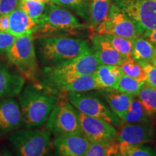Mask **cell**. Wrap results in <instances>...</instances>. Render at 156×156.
<instances>
[{
    "instance_id": "1",
    "label": "cell",
    "mask_w": 156,
    "mask_h": 156,
    "mask_svg": "<svg viewBox=\"0 0 156 156\" xmlns=\"http://www.w3.org/2000/svg\"><path fill=\"white\" fill-rule=\"evenodd\" d=\"M19 106L23 126L26 128H41L58 100L57 95L43 88L41 85L29 84L20 93Z\"/></svg>"
},
{
    "instance_id": "2",
    "label": "cell",
    "mask_w": 156,
    "mask_h": 156,
    "mask_svg": "<svg viewBox=\"0 0 156 156\" xmlns=\"http://www.w3.org/2000/svg\"><path fill=\"white\" fill-rule=\"evenodd\" d=\"M100 65L92 48L67 63L56 67H45L43 72V88L57 95L59 89L67 82L80 76L92 75Z\"/></svg>"
},
{
    "instance_id": "3",
    "label": "cell",
    "mask_w": 156,
    "mask_h": 156,
    "mask_svg": "<svg viewBox=\"0 0 156 156\" xmlns=\"http://www.w3.org/2000/svg\"><path fill=\"white\" fill-rule=\"evenodd\" d=\"M36 43L41 60L46 67L67 63L91 48L86 41L67 36L39 37Z\"/></svg>"
},
{
    "instance_id": "4",
    "label": "cell",
    "mask_w": 156,
    "mask_h": 156,
    "mask_svg": "<svg viewBox=\"0 0 156 156\" xmlns=\"http://www.w3.org/2000/svg\"><path fill=\"white\" fill-rule=\"evenodd\" d=\"M85 28H87V25L82 24L67 8L49 2L46 5L34 34L38 38L64 36L62 35H76Z\"/></svg>"
},
{
    "instance_id": "5",
    "label": "cell",
    "mask_w": 156,
    "mask_h": 156,
    "mask_svg": "<svg viewBox=\"0 0 156 156\" xmlns=\"http://www.w3.org/2000/svg\"><path fill=\"white\" fill-rule=\"evenodd\" d=\"M9 141L17 156H52L51 133L48 129H18Z\"/></svg>"
},
{
    "instance_id": "6",
    "label": "cell",
    "mask_w": 156,
    "mask_h": 156,
    "mask_svg": "<svg viewBox=\"0 0 156 156\" xmlns=\"http://www.w3.org/2000/svg\"><path fill=\"white\" fill-rule=\"evenodd\" d=\"M64 95L66 99L82 114L106 121L115 127H118L122 123L106 101L94 92L69 93Z\"/></svg>"
},
{
    "instance_id": "7",
    "label": "cell",
    "mask_w": 156,
    "mask_h": 156,
    "mask_svg": "<svg viewBox=\"0 0 156 156\" xmlns=\"http://www.w3.org/2000/svg\"><path fill=\"white\" fill-rule=\"evenodd\" d=\"M9 61L30 80H36L38 73L36 50L32 34L17 36L7 52Z\"/></svg>"
},
{
    "instance_id": "8",
    "label": "cell",
    "mask_w": 156,
    "mask_h": 156,
    "mask_svg": "<svg viewBox=\"0 0 156 156\" xmlns=\"http://www.w3.org/2000/svg\"><path fill=\"white\" fill-rule=\"evenodd\" d=\"M129 17L140 36L156 28V0H112Z\"/></svg>"
},
{
    "instance_id": "9",
    "label": "cell",
    "mask_w": 156,
    "mask_h": 156,
    "mask_svg": "<svg viewBox=\"0 0 156 156\" xmlns=\"http://www.w3.org/2000/svg\"><path fill=\"white\" fill-rule=\"evenodd\" d=\"M46 129L54 136L82 132L78 111L67 99H58L46 122Z\"/></svg>"
},
{
    "instance_id": "10",
    "label": "cell",
    "mask_w": 156,
    "mask_h": 156,
    "mask_svg": "<svg viewBox=\"0 0 156 156\" xmlns=\"http://www.w3.org/2000/svg\"><path fill=\"white\" fill-rule=\"evenodd\" d=\"M92 34H112L130 40L140 36L129 17L112 2L106 17L95 28Z\"/></svg>"
},
{
    "instance_id": "11",
    "label": "cell",
    "mask_w": 156,
    "mask_h": 156,
    "mask_svg": "<svg viewBox=\"0 0 156 156\" xmlns=\"http://www.w3.org/2000/svg\"><path fill=\"white\" fill-rule=\"evenodd\" d=\"M82 133L90 142L111 144L117 141V130L112 124L101 119L78 112Z\"/></svg>"
},
{
    "instance_id": "12",
    "label": "cell",
    "mask_w": 156,
    "mask_h": 156,
    "mask_svg": "<svg viewBox=\"0 0 156 156\" xmlns=\"http://www.w3.org/2000/svg\"><path fill=\"white\" fill-rule=\"evenodd\" d=\"M89 140L82 132L55 136L52 141L54 156H85Z\"/></svg>"
},
{
    "instance_id": "13",
    "label": "cell",
    "mask_w": 156,
    "mask_h": 156,
    "mask_svg": "<svg viewBox=\"0 0 156 156\" xmlns=\"http://www.w3.org/2000/svg\"><path fill=\"white\" fill-rule=\"evenodd\" d=\"M155 136V129L151 123L130 124L122 122L117 130V141L131 144L143 145L151 142Z\"/></svg>"
},
{
    "instance_id": "14",
    "label": "cell",
    "mask_w": 156,
    "mask_h": 156,
    "mask_svg": "<svg viewBox=\"0 0 156 156\" xmlns=\"http://www.w3.org/2000/svg\"><path fill=\"white\" fill-rule=\"evenodd\" d=\"M23 126L19 103L14 97L0 100V137Z\"/></svg>"
},
{
    "instance_id": "15",
    "label": "cell",
    "mask_w": 156,
    "mask_h": 156,
    "mask_svg": "<svg viewBox=\"0 0 156 156\" xmlns=\"http://www.w3.org/2000/svg\"><path fill=\"white\" fill-rule=\"evenodd\" d=\"M92 50L100 64L120 66L124 61V58L113 48L108 41L103 35H90Z\"/></svg>"
},
{
    "instance_id": "16",
    "label": "cell",
    "mask_w": 156,
    "mask_h": 156,
    "mask_svg": "<svg viewBox=\"0 0 156 156\" xmlns=\"http://www.w3.org/2000/svg\"><path fill=\"white\" fill-rule=\"evenodd\" d=\"M25 78L0 64V100L18 95L25 85Z\"/></svg>"
},
{
    "instance_id": "17",
    "label": "cell",
    "mask_w": 156,
    "mask_h": 156,
    "mask_svg": "<svg viewBox=\"0 0 156 156\" xmlns=\"http://www.w3.org/2000/svg\"><path fill=\"white\" fill-rule=\"evenodd\" d=\"M37 29L35 23L20 7H17L9 14L8 33L15 36L34 34Z\"/></svg>"
},
{
    "instance_id": "18",
    "label": "cell",
    "mask_w": 156,
    "mask_h": 156,
    "mask_svg": "<svg viewBox=\"0 0 156 156\" xmlns=\"http://www.w3.org/2000/svg\"><path fill=\"white\" fill-rule=\"evenodd\" d=\"M123 72L120 66L100 64L93 73L100 90L116 91L117 85Z\"/></svg>"
},
{
    "instance_id": "19",
    "label": "cell",
    "mask_w": 156,
    "mask_h": 156,
    "mask_svg": "<svg viewBox=\"0 0 156 156\" xmlns=\"http://www.w3.org/2000/svg\"><path fill=\"white\" fill-rule=\"evenodd\" d=\"M95 93L106 101L109 108L120 119L129 110L133 98L132 95L115 90L106 91L100 90V91L95 92Z\"/></svg>"
},
{
    "instance_id": "20",
    "label": "cell",
    "mask_w": 156,
    "mask_h": 156,
    "mask_svg": "<svg viewBox=\"0 0 156 156\" xmlns=\"http://www.w3.org/2000/svg\"><path fill=\"white\" fill-rule=\"evenodd\" d=\"M95 90L100 89L94 75L92 74L80 76L67 82L59 89L58 95H65L69 93L90 92Z\"/></svg>"
},
{
    "instance_id": "21",
    "label": "cell",
    "mask_w": 156,
    "mask_h": 156,
    "mask_svg": "<svg viewBox=\"0 0 156 156\" xmlns=\"http://www.w3.org/2000/svg\"><path fill=\"white\" fill-rule=\"evenodd\" d=\"M111 4L112 0H89L87 28L92 33L98 25L106 17Z\"/></svg>"
},
{
    "instance_id": "22",
    "label": "cell",
    "mask_w": 156,
    "mask_h": 156,
    "mask_svg": "<svg viewBox=\"0 0 156 156\" xmlns=\"http://www.w3.org/2000/svg\"><path fill=\"white\" fill-rule=\"evenodd\" d=\"M155 46L142 36H138L132 40V57L134 61L151 63Z\"/></svg>"
},
{
    "instance_id": "23",
    "label": "cell",
    "mask_w": 156,
    "mask_h": 156,
    "mask_svg": "<svg viewBox=\"0 0 156 156\" xmlns=\"http://www.w3.org/2000/svg\"><path fill=\"white\" fill-rule=\"evenodd\" d=\"M122 122L130 124L151 123V117L146 113L137 97H133L129 110L122 118Z\"/></svg>"
},
{
    "instance_id": "24",
    "label": "cell",
    "mask_w": 156,
    "mask_h": 156,
    "mask_svg": "<svg viewBox=\"0 0 156 156\" xmlns=\"http://www.w3.org/2000/svg\"><path fill=\"white\" fill-rule=\"evenodd\" d=\"M140 103L150 116H156V90L145 83L138 93L137 96Z\"/></svg>"
},
{
    "instance_id": "25",
    "label": "cell",
    "mask_w": 156,
    "mask_h": 156,
    "mask_svg": "<svg viewBox=\"0 0 156 156\" xmlns=\"http://www.w3.org/2000/svg\"><path fill=\"white\" fill-rule=\"evenodd\" d=\"M103 36L108 41L113 48L121 54L124 60L133 59L132 57V40L112 34H104Z\"/></svg>"
},
{
    "instance_id": "26",
    "label": "cell",
    "mask_w": 156,
    "mask_h": 156,
    "mask_svg": "<svg viewBox=\"0 0 156 156\" xmlns=\"http://www.w3.org/2000/svg\"><path fill=\"white\" fill-rule=\"evenodd\" d=\"M51 3L73 10L87 21L89 16V0H48Z\"/></svg>"
},
{
    "instance_id": "27",
    "label": "cell",
    "mask_w": 156,
    "mask_h": 156,
    "mask_svg": "<svg viewBox=\"0 0 156 156\" xmlns=\"http://www.w3.org/2000/svg\"><path fill=\"white\" fill-rule=\"evenodd\" d=\"M119 154L121 156H156L155 151L148 146L125 142L119 143Z\"/></svg>"
},
{
    "instance_id": "28",
    "label": "cell",
    "mask_w": 156,
    "mask_h": 156,
    "mask_svg": "<svg viewBox=\"0 0 156 156\" xmlns=\"http://www.w3.org/2000/svg\"><path fill=\"white\" fill-rule=\"evenodd\" d=\"M118 153V142L111 144L90 142L85 156H114Z\"/></svg>"
},
{
    "instance_id": "29",
    "label": "cell",
    "mask_w": 156,
    "mask_h": 156,
    "mask_svg": "<svg viewBox=\"0 0 156 156\" xmlns=\"http://www.w3.org/2000/svg\"><path fill=\"white\" fill-rule=\"evenodd\" d=\"M145 83V82L136 80L123 73L119 80L116 91L136 97Z\"/></svg>"
},
{
    "instance_id": "30",
    "label": "cell",
    "mask_w": 156,
    "mask_h": 156,
    "mask_svg": "<svg viewBox=\"0 0 156 156\" xmlns=\"http://www.w3.org/2000/svg\"><path fill=\"white\" fill-rule=\"evenodd\" d=\"M45 7L46 2H41L36 0H21L19 6L36 23L41 17Z\"/></svg>"
},
{
    "instance_id": "31",
    "label": "cell",
    "mask_w": 156,
    "mask_h": 156,
    "mask_svg": "<svg viewBox=\"0 0 156 156\" xmlns=\"http://www.w3.org/2000/svg\"><path fill=\"white\" fill-rule=\"evenodd\" d=\"M123 73L136 80L145 82L146 75L143 67L139 62L134 59L124 60L120 65Z\"/></svg>"
},
{
    "instance_id": "32",
    "label": "cell",
    "mask_w": 156,
    "mask_h": 156,
    "mask_svg": "<svg viewBox=\"0 0 156 156\" xmlns=\"http://www.w3.org/2000/svg\"><path fill=\"white\" fill-rule=\"evenodd\" d=\"M143 67L146 75L145 83L156 90V67L146 62H139Z\"/></svg>"
},
{
    "instance_id": "33",
    "label": "cell",
    "mask_w": 156,
    "mask_h": 156,
    "mask_svg": "<svg viewBox=\"0 0 156 156\" xmlns=\"http://www.w3.org/2000/svg\"><path fill=\"white\" fill-rule=\"evenodd\" d=\"M16 38L17 36L8 32L0 31V54H7Z\"/></svg>"
},
{
    "instance_id": "34",
    "label": "cell",
    "mask_w": 156,
    "mask_h": 156,
    "mask_svg": "<svg viewBox=\"0 0 156 156\" xmlns=\"http://www.w3.org/2000/svg\"><path fill=\"white\" fill-rule=\"evenodd\" d=\"M21 0H0V15L9 14L19 7Z\"/></svg>"
},
{
    "instance_id": "35",
    "label": "cell",
    "mask_w": 156,
    "mask_h": 156,
    "mask_svg": "<svg viewBox=\"0 0 156 156\" xmlns=\"http://www.w3.org/2000/svg\"><path fill=\"white\" fill-rule=\"evenodd\" d=\"M9 30V14L0 15V31L8 32Z\"/></svg>"
},
{
    "instance_id": "36",
    "label": "cell",
    "mask_w": 156,
    "mask_h": 156,
    "mask_svg": "<svg viewBox=\"0 0 156 156\" xmlns=\"http://www.w3.org/2000/svg\"><path fill=\"white\" fill-rule=\"evenodd\" d=\"M141 36L144 37L147 41H149L151 44H153L154 46H156V28L147 31Z\"/></svg>"
},
{
    "instance_id": "37",
    "label": "cell",
    "mask_w": 156,
    "mask_h": 156,
    "mask_svg": "<svg viewBox=\"0 0 156 156\" xmlns=\"http://www.w3.org/2000/svg\"><path fill=\"white\" fill-rule=\"evenodd\" d=\"M0 156H13V155L9 151V150L7 149V148L4 147L3 149L2 150L1 153H0Z\"/></svg>"
},
{
    "instance_id": "38",
    "label": "cell",
    "mask_w": 156,
    "mask_h": 156,
    "mask_svg": "<svg viewBox=\"0 0 156 156\" xmlns=\"http://www.w3.org/2000/svg\"><path fill=\"white\" fill-rule=\"evenodd\" d=\"M153 66L156 67V46H155V48H154V51L153 54V57H152L151 63Z\"/></svg>"
},
{
    "instance_id": "39",
    "label": "cell",
    "mask_w": 156,
    "mask_h": 156,
    "mask_svg": "<svg viewBox=\"0 0 156 156\" xmlns=\"http://www.w3.org/2000/svg\"><path fill=\"white\" fill-rule=\"evenodd\" d=\"M36 1L41 2H47L48 0H36Z\"/></svg>"
},
{
    "instance_id": "40",
    "label": "cell",
    "mask_w": 156,
    "mask_h": 156,
    "mask_svg": "<svg viewBox=\"0 0 156 156\" xmlns=\"http://www.w3.org/2000/svg\"><path fill=\"white\" fill-rule=\"evenodd\" d=\"M114 156H121V155H119V154L118 153V154H116V155H114Z\"/></svg>"
}]
</instances>
